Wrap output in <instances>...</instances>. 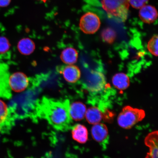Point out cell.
Masks as SVG:
<instances>
[{
    "instance_id": "obj_1",
    "label": "cell",
    "mask_w": 158,
    "mask_h": 158,
    "mask_svg": "<svg viewBox=\"0 0 158 158\" xmlns=\"http://www.w3.org/2000/svg\"><path fill=\"white\" fill-rule=\"evenodd\" d=\"M69 102L45 98L37 109L41 117L45 118L52 127L64 131L69 129L71 123L69 113Z\"/></svg>"
},
{
    "instance_id": "obj_2",
    "label": "cell",
    "mask_w": 158,
    "mask_h": 158,
    "mask_svg": "<svg viewBox=\"0 0 158 158\" xmlns=\"http://www.w3.org/2000/svg\"><path fill=\"white\" fill-rule=\"evenodd\" d=\"M102 8L110 18L121 23L127 20L129 0H102Z\"/></svg>"
},
{
    "instance_id": "obj_3",
    "label": "cell",
    "mask_w": 158,
    "mask_h": 158,
    "mask_svg": "<svg viewBox=\"0 0 158 158\" xmlns=\"http://www.w3.org/2000/svg\"><path fill=\"white\" fill-rule=\"evenodd\" d=\"M145 116L144 110L130 106H125L118 116V123L120 127L130 129L143 120Z\"/></svg>"
},
{
    "instance_id": "obj_4",
    "label": "cell",
    "mask_w": 158,
    "mask_h": 158,
    "mask_svg": "<svg viewBox=\"0 0 158 158\" xmlns=\"http://www.w3.org/2000/svg\"><path fill=\"white\" fill-rule=\"evenodd\" d=\"M101 22L95 14L89 12L81 18L79 26L83 32L86 34H93L100 28Z\"/></svg>"
},
{
    "instance_id": "obj_5",
    "label": "cell",
    "mask_w": 158,
    "mask_h": 158,
    "mask_svg": "<svg viewBox=\"0 0 158 158\" xmlns=\"http://www.w3.org/2000/svg\"><path fill=\"white\" fill-rule=\"evenodd\" d=\"M9 88L13 91L21 92L28 88L29 79L26 75L21 72H17L9 75L8 79Z\"/></svg>"
},
{
    "instance_id": "obj_6",
    "label": "cell",
    "mask_w": 158,
    "mask_h": 158,
    "mask_svg": "<svg viewBox=\"0 0 158 158\" xmlns=\"http://www.w3.org/2000/svg\"><path fill=\"white\" fill-rule=\"evenodd\" d=\"M106 84V78L103 74L96 71H92L88 77L86 87L90 92L97 93L103 89Z\"/></svg>"
},
{
    "instance_id": "obj_7",
    "label": "cell",
    "mask_w": 158,
    "mask_h": 158,
    "mask_svg": "<svg viewBox=\"0 0 158 158\" xmlns=\"http://www.w3.org/2000/svg\"><path fill=\"white\" fill-rule=\"evenodd\" d=\"M14 116L11 109L0 100V130L5 131L9 130L14 123Z\"/></svg>"
},
{
    "instance_id": "obj_8",
    "label": "cell",
    "mask_w": 158,
    "mask_h": 158,
    "mask_svg": "<svg viewBox=\"0 0 158 158\" xmlns=\"http://www.w3.org/2000/svg\"><path fill=\"white\" fill-rule=\"evenodd\" d=\"M64 80L70 84H74L80 80L81 72L78 67L74 64L66 65L59 71Z\"/></svg>"
},
{
    "instance_id": "obj_9",
    "label": "cell",
    "mask_w": 158,
    "mask_h": 158,
    "mask_svg": "<svg viewBox=\"0 0 158 158\" xmlns=\"http://www.w3.org/2000/svg\"><path fill=\"white\" fill-rule=\"evenodd\" d=\"M9 76L6 65L0 63V98H7L9 96L10 89L8 84Z\"/></svg>"
},
{
    "instance_id": "obj_10",
    "label": "cell",
    "mask_w": 158,
    "mask_h": 158,
    "mask_svg": "<svg viewBox=\"0 0 158 158\" xmlns=\"http://www.w3.org/2000/svg\"><path fill=\"white\" fill-rule=\"evenodd\" d=\"M158 132L149 133L146 137L145 143L149 148V152L145 158H158Z\"/></svg>"
},
{
    "instance_id": "obj_11",
    "label": "cell",
    "mask_w": 158,
    "mask_h": 158,
    "mask_svg": "<svg viewBox=\"0 0 158 158\" xmlns=\"http://www.w3.org/2000/svg\"><path fill=\"white\" fill-rule=\"evenodd\" d=\"M85 106L80 102H75L69 105V113L72 119L80 121L83 119L85 115Z\"/></svg>"
},
{
    "instance_id": "obj_12",
    "label": "cell",
    "mask_w": 158,
    "mask_h": 158,
    "mask_svg": "<svg viewBox=\"0 0 158 158\" xmlns=\"http://www.w3.org/2000/svg\"><path fill=\"white\" fill-rule=\"evenodd\" d=\"M139 16L143 23H151L157 18V11L156 8L151 5H145L140 9Z\"/></svg>"
},
{
    "instance_id": "obj_13",
    "label": "cell",
    "mask_w": 158,
    "mask_h": 158,
    "mask_svg": "<svg viewBox=\"0 0 158 158\" xmlns=\"http://www.w3.org/2000/svg\"><path fill=\"white\" fill-rule=\"evenodd\" d=\"M78 54L76 49L72 47H67L62 51L60 59L66 65L74 64L77 61Z\"/></svg>"
},
{
    "instance_id": "obj_14",
    "label": "cell",
    "mask_w": 158,
    "mask_h": 158,
    "mask_svg": "<svg viewBox=\"0 0 158 158\" xmlns=\"http://www.w3.org/2000/svg\"><path fill=\"white\" fill-rule=\"evenodd\" d=\"M17 49L22 55L28 56L34 52L35 48V43L30 38L25 37L20 40L17 44Z\"/></svg>"
},
{
    "instance_id": "obj_15",
    "label": "cell",
    "mask_w": 158,
    "mask_h": 158,
    "mask_svg": "<svg viewBox=\"0 0 158 158\" xmlns=\"http://www.w3.org/2000/svg\"><path fill=\"white\" fill-rule=\"evenodd\" d=\"M73 139L80 143H86L88 139V131L86 128L81 124H77L73 127Z\"/></svg>"
},
{
    "instance_id": "obj_16",
    "label": "cell",
    "mask_w": 158,
    "mask_h": 158,
    "mask_svg": "<svg viewBox=\"0 0 158 158\" xmlns=\"http://www.w3.org/2000/svg\"><path fill=\"white\" fill-rule=\"evenodd\" d=\"M93 138L98 143L105 141L108 135V130L104 124L98 123L95 124L91 129Z\"/></svg>"
},
{
    "instance_id": "obj_17",
    "label": "cell",
    "mask_w": 158,
    "mask_h": 158,
    "mask_svg": "<svg viewBox=\"0 0 158 158\" xmlns=\"http://www.w3.org/2000/svg\"><path fill=\"white\" fill-rule=\"evenodd\" d=\"M112 82L118 89L124 90L128 87L130 81L127 75L123 73H119L114 75L112 79Z\"/></svg>"
},
{
    "instance_id": "obj_18",
    "label": "cell",
    "mask_w": 158,
    "mask_h": 158,
    "mask_svg": "<svg viewBox=\"0 0 158 158\" xmlns=\"http://www.w3.org/2000/svg\"><path fill=\"white\" fill-rule=\"evenodd\" d=\"M85 116L88 123L94 125L99 123L102 118V112L96 107H91L86 110Z\"/></svg>"
},
{
    "instance_id": "obj_19",
    "label": "cell",
    "mask_w": 158,
    "mask_h": 158,
    "mask_svg": "<svg viewBox=\"0 0 158 158\" xmlns=\"http://www.w3.org/2000/svg\"><path fill=\"white\" fill-rule=\"evenodd\" d=\"M11 45L9 40L3 36H0V59H3L9 54Z\"/></svg>"
},
{
    "instance_id": "obj_20",
    "label": "cell",
    "mask_w": 158,
    "mask_h": 158,
    "mask_svg": "<svg viewBox=\"0 0 158 158\" xmlns=\"http://www.w3.org/2000/svg\"><path fill=\"white\" fill-rule=\"evenodd\" d=\"M115 31L113 29L108 27L102 31L101 36L103 40L109 44L113 43L116 38Z\"/></svg>"
},
{
    "instance_id": "obj_21",
    "label": "cell",
    "mask_w": 158,
    "mask_h": 158,
    "mask_svg": "<svg viewBox=\"0 0 158 158\" xmlns=\"http://www.w3.org/2000/svg\"><path fill=\"white\" fill-rule=\"evenodd\" d=\"M147 48L149 52L154 56H158V35H154L148 42Z\"/></svg>"
},
{
    "instance_id": "obj_22",
    "label": "cell",
    "mask_w": 158,
    "mask_h": 158,
    "mask_svg": "<svg viewBox=\"0 0 158 158\" xmlns=\"http://www.w3.org/2000/svg\"><path fill=\"white\" fill-rule=\"evenodd\" d=\"M149 0H129V4L134 8L140 9L147 4Z\"/></svg>"
},
{
    "instance_id": "obj_23",
    "label": "cell",
    "mask_w": 158,
    "mask_h": 158,
    "mask_svg": "<svg viewBox=\"0 0 158 158\" xmlns=\"http://www.w3.org/2000/svg\"><path fill=\"white\" fill-rule=\"evenodd\" d=\"M11 0H0V7L8 6L10 3Z\"/></svg>"
},
{
    "instance_id": "obj_24",
    "label": "cell",
    "mask_w": 158,
    "mask_h": 158,
    "mask_svg": "<svg viewBox=\"0 0 158 158\" xmlns=\"http://www.w3.org/2000/svg\"><path fill=\"white\" fill-rule=\"evenodd\" d=\"M37 1H40L43 2L45 3L46 2L48 1V0H37Z\"/></svg>"
}]
</instances>
